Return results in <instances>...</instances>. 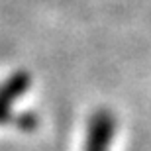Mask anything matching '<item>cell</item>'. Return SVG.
I'll use <instances>...</instances> for the list:
<instances>
[{"instance_id":"obj_1","label":"cell","mask_w":151,"mask_h":151,"mask_svg":"<svg viewBox=\"0 0 151 151\" xmlns=\"http://www.w3.org/2000/svg\"><path fill=\"white\" fill-rule=\"evenodd\" d=\"M114 129H116L114 116L108 110H98L88 122L84 151H110Z\"/></svg>"},{"instance_id":"obj_2","label":"cell","mask_w":151,"mask_h":151,"mask_svg":"<svg viewBox=\"0 0 151 151\" xmlns=\"http://www.w3.org/2000/svg\"><path fill=\"white\" fill-rule=\"evenodd\" d=\"M29 84H32V78H29V73H26V71L12 75L6 83L0 84V122L10 120L12 104L29 88Z\"/></svg>"}]
</instances>
